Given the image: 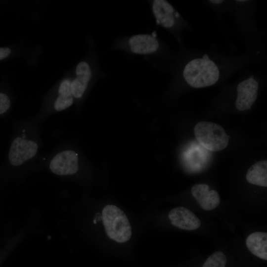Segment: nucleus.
Segmentation results:
<instances>
[{
  "mask_svg": "<svg viewBox=\"0 0 267 267\" xmlns=\"http://www.w3.org/2000/svg\"><path fill=\"white\" fill-rule=\"evenodd\" d=\"M10 106L9 97L5 94L0 92V115L6 112Z\"/></svg>",
  "mask_w": 267,
  "mask_h": 267,
  "instance_id": "nucleus-16",
  "label": "nucleus"
},
{
  "mask_svg": "<svg viewBox=\"0 0 267 267\" xmlns=\"http://www.w3.org/2000/svg\"><path fill=\"white\" fill-rule=\"evenodd\" d=\"M191 192L200 207L204 210H212L217 208L220 203L218 192L215 190H210V187L207 184L194 185L191 188Z\"/></svg>",
  "mask_w": 267,
  "mask_h": 267,
  "instance_id": "nucleus-8",
  "label": "nucleus"
},
{
  "mask_svg": "<svg viewBox=\"0 0 267 267\" xmlns=\"http://www.w3.org/2000/svg\"><path fill=\"white\" fill-rule=\"evenodd\" d=\"M129 43L133 52L140 54L155 52L159 46L155 37L146 34L134 35L130 39Z\"/></svg>",
  "mask_w": 267,
  "mask_h": 267,
  "instance_id": "nucleus-9",
  "label": "nucleus"
},
{
  "mask_svg": "<svg viewBox=\"0 0 267 267\" xmlns=\"http://www.w3.org/2000/svg\"><path fill=\"white\" fill-rule=\"evenodd\" d=\"M223 0H211L210 2L214 3V4H220L222 2Z\"/></svg>",
  "mask_w": 267,
  "mask_h": 267,
  "instance_id": "nucleus-18",
  "label": "nucleus"
},
{
  "mask_svg": "<svg viewBox=\"0 0 267 267\" xmlns=\"http://www.w3.org/2000/svg\"><path fill=\"white\" fill-rule=\"evenodd\" d=\"M258 89V83L252 78L240 83L237 87L236 109L241 111L250 109L257 99Z\"/></svg>",
  "mask_w": 267,
  "mask_h": 267,
  "instance_id": "nucleus-6",
  "label": "nucleus"
},
{
  "mask_svg": "<svg viewBox=\"0 0 267 267\" xmlns=\"http://www.w3.org/2000/svg\"><path fill=\"white\" fill-rule=\"evenodd\" d=\"M3 241V238L1 239V240H0V246L1 245Z\"/></svg>",
  "mask_w": 267,
  "mask_h": 267,
  "instance_id": "nucleus-19",
  "label": "nucleus"
},
{
  "mask_svg": "<svg viewBox=\"0 0 267 267\" xmlns=\"http://www.w3.org/2000/svg\"><path fill=\"white\" fill-rule=\"evenodd\" d=\"M71 82L63 80L58 89V96L54 103L55 110L60 111L70 107L73 102V96L71 90Z\"/></svg>",
  "mask_w": 267,
  "mask_h": 267,
  "instance_id": "nucleus-14",
  "label": "nucleus"
},
{
  "mask_svg": "<svg viewBox=\"0 0 267 267\" xmlns=\"http://www.w3.org/2000/svg\"><path fill=\"white\" fill-rule=\"evenodd\" d=\"M79 169L78 156L71 150H65L56 154L49 163V169L59 177H67L76 174Z\"/></svg>",
  "mask_w": 267,
  "mask_h": 267,
  "instance_id": "nucleus-5",
  "label": "nucleus"
},
{
  "mask_svg": "<svg viewBox=\"0 0 267 267\" xmlns=\"http://www.w3.org/2000/svg\"><path fill=\"white\" fill-rule=\"evenodd\" d=\"M246 178L252 184L267 186V161L262 160L252 165L248 170Z\"/></svg>",
  "mask_w": 267,
  "mask_h": 267,
  "instance_id": "nucleus-13",
  "label": "nucleus"
},
{
  "mask_svg": "<svg viewBox=\"0 0 267 267\" xmlns=\"http://www.w3.org/2000/svg\"><path fill=\"white\" fill-rule=\"evenodd\" d=\"M11 53L8 47H0V60L7 57Z\"/></svg>",
  "mask_w": 267,
  "mask_h": 267,
  "instance_id": "nucleus-17",
  "label": "nucleus"
},
{
  "mask_svg": "<svg viewBox=\"0 0 267 267\" xmlns=\"http://www.w3.org/2000/svg\"><path fill=\"white\" fill-rule=\"evenodd\" d=\"M77 77L71 83V90L73 97L81 98L88 86L91 72L89 64L84 61L80 62L76 69Z\"/></svg>",
  "mask_w": 267,
  "mask_h": 267,
  "instance_id": "nucleus-10",
  "label": "nucleus"
},
{
  "mask_svg": "<svg viewBox=\"0 0 267 267\" xmlns=\"http://www.w3.org/2000/svg\"><path fill=\"white\" fill-rule=\"evenodd\" d=\"M197 140L205 148L211 151H219L228 145L229 136L220 125L207 121L198 123L194 128Z\"/></svg>",
  "mask_w": 267,
  "mask_h": 267,
  "instance_id": "nucleus-3",
  "label": "nucleus"
},
{
  "mask_svg": "<svg viewBox=\"0 0 267 267\" xmlns=\"http://www.w3.org/2000/svg\"><path fill=\"white\" fill-rule=\"evenodd\" d=\"M169 219L172 225L183 230H195L201 224L199 219L190 210L183 207L171 210L169 213Z\"/></svg>",
  "mask_w": 267,
  "mask_h": 267,
  "instance_id": "nucleus-7",
  "label": "nucleus"
},
{
  "mask_svg": "<svg viewBox=\"0 0 267 267\" xmlns=\"http://www.w3.org/2000/svg\"><path fill=\"white\" fill-rule=\"evenodd\" d=\"M102 219L107 236L119 243L128 241L132 235V228L124 212L113 205L105 206L102 211Z\"/></svg>",
  "mask_w": 267,
  "mask_h": 267,
  "instance_id": "nucleus-2",
  "label": "nucleus"
},
{
  "mask_svg": "<svg viewBox=\"0 0 267 267\" xmlns=\"http://www.w3.org/2000/svg\"><path fill=\"white\" fill-rule=\"evenodd\" d=\"M38 144L35 140L17 136L12 141L8 154L9 163L13 166L22 165L37 154Z\"/></svg>",
  "mask_w": 267,
  "mask_h": 267,
  "instance_id": "nucleus-4",
  "label": "nucleus"
},
{
  "mask_svg": "<svg viewBox=\"0 0 267 267\" xmlns=\"http://www.w3.org/2000/svg\"><path fill=\"white\" fill-rule=\"evenodd\" d=\"M152 10L158 24L165 28H171L175 24L174 9L166 0H155Z\"/></svg>",
  "mask_w": 267,
  "mask_h": 267,
  "instance_id": "nucleus-11",
  "label": "nucleus"
},
{
  "mask_svg": "<svg viewBox=\"0 0 267 267\" xmlns=\"http://www.w3.org/2000/svg\"><path fill=\"white\" fill-rule=\"evenodd\" d=\"M183 75L186 82L195 88H204L215 84L219 77L217 65L207 54L202 58H196L185 66Z\"/></svg>",
  "mask_w": 267,
  "mask_h": 267,
  "instance_id": "nucleus-1",
  "label": "nucleus"
},
{
  "mask_svg": "<svg viewBox=\"0 0 267 267\" xmlns=\"http://www.w3.org/2000/svg\"><path fill=\"white\" fill-rule=\"evenodd\" d=\"M227 259L222 251H216L206 260L202 267H225Z\"/></svg>",
  "mask_w": 267,
  "mask_h": 267,
  "instance_id": "nucleus-15",
  "label": "nucleus"
},
{
  "mask_svg": "<svg viewBox=\"0 0 267 267\" xmlns=\"http://www.w3.org/2000/svg\"><path fill=\"white\" fill-rule=\"evenodd\" d=\"M246 245L248 250L256 257L267 260V233L255 232L247 238Z\"/></svg>",
  "mask_w": 267,
  "mask_h": 267,
  "instance_id": "nucleus-12",
  "label": "nucleus"
}]
</instances>
